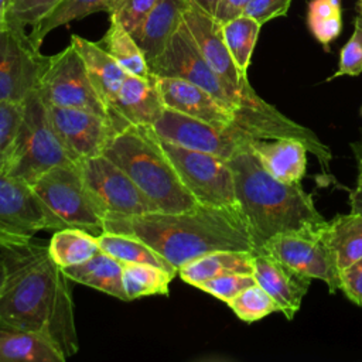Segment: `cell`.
Masks as SVG:
<instances>
[{
  "mask_svg": "<svg viewBox=\"0 0 362 362\" xmlns=\"http://www.w3.org/2000/svg\"><path fill=\"white\" fill-rule=\"evenodd\" d=\"M253 276L277 303L279 311L287 320H293L308 291L311 277L300 273L264 249L253 252Z\"/></svg>",
  "mask_w": 362,
  "mask_h": 362,
  "instance_id": "cell-16",
  "label": "cell"
},
{
  "mask_svg": "<svg viewBox=\"0 0 362 362\" xmlns=\"http://www.w3.org/2000/svg\"><path fill=\"white\" fill-rule=\"evenodd\" d=\"M307 24L314 38L328 48L341 34V0H311L307 10Z\"/></svg>",
  "mask_w": 362,
  "mask_h": 362,
  "instance_id": "cell-32",
  "label": "cell"
},
{
  "mask_svg": "<svg viewBox=\"0 0 362 362\" xmlns=\"http://www.w3.org/2000/svg\"><path fill=\"white\" fill-rule=\"evenodd\" d=\"M361 72H362V16H358L354 23V33L341 49L338 69L329 76V79H335L344 75L356 76Z\"/></svg>",
  "mask_w": 362,
  "mask_h": 362,
  "instance_id": "cell-36",
  "label": "cell"
},
{
  "mask_svg": "<svg viewBox=\"0 0 362 362\" xmlns=\"http://www.w3.org/2000/svg\"><path fill=\"white\" fill-rule=\"evenodd\" d=\"M76 168L105 218L157 211L130 177L105 154L82 160Z\"/></svg>",
  "mask_w": 362,
  "mask_h": 362,
  "instance_id": "cell-10",
  "label": "cell"
},
{
  "mask_svg": "<svg viewBox=\"0 0 362 362\" xmlns=\"http://www.w3.org/2000/svg\"><path fill=\"white\" fill-rule=\"evenodd\" d=\"M61 0H10L6 16V27L18 34H27L45 14H48Z\"/></svg>",
  "mask_w": 362,
  "mask_h": 362,
  "instance_id": "cell-34",
  "label": "cell"
},
{
  "mask_svg": "<svg viewBox=\"0 0 362 362\" xmlns=\"http://www.w3.org/2000/svg\"><path fill=\"white\" fill-rule=\"evenodd\" d=\"M105 230L126 233L146 242L177 272L187 262L212 250H253L239 206L198 204L182 212H148L106 216Z\"/></svg>",
  "mask_w": 362,
  "mask_h": 362,
  "instance_id": "cell-2",
  "label": "cell"
},
{
  "mask_svg": "<svg viewBox=\"0 0 362 362\" xmlns=\"http://www.w3.org/2000/svg\"><path fill=\"white\" fill-rule=\"evenodd\" d=\"M65 356L44 335L0 325V362H62Z\"/></svg>",
  "mask_w": 362,
  "mask_h": 362,
  "instance_id": "cell-23",
  "label": "cell"
},
{
  "mask_svg": "<svg viewBox=\"0 0 362 362\" xmlns=\"http://www.w3.org/2000/svg\"><path fill=\"white\" fill-rule=\"evenodd\" d=\"M247 1L249 0H221L219 7L215 14V18L222 24V23L242 14Z\"/></svg>",
  "mask_w": 362,
  "mask_h": 362,
  "instance_id": "cell-42",
  "label": "cell"
},
{
  "mask_svg": "<svg viewBox=\"0 0 362 362\" xmlns=\"http://www.w3.org/2000/svg\"><path fill=\"white\" fill-rule=\"evenodd\" d=\"M361 113H362V109H361Z\"/></svg>",
  "mask_w": 362,
  "mask_h": 362,
  "instance_id": "cell-48",
  "label": "cell"
},
{
  "mask_svg": "<svg viewBox=\"0 0 362 362\" xmlns=\"http://www.w3.org/2000/svg\"><path fill=\"white\" fill-rule=\"evenodd\" d=\"M339 290L356 305L362 307V257L341 272Z\"/></svg>",
  "mask_w": 362,
  "mask_h": 362,
  "instance_id": "cell-40",
  "label": "cell"
},
{
  "mask_svg": "<svg viewBox=\"0 0 362 362\" xmlns=\"http://www.w3.org/2000/svg\"><path fill=\"white\" fill-rule=\"evenodd\" d=\"M6 279H7V263H6V259H4L3 249L0 247V294H1L3 288H4Z\"/></svg>",
  "mask_w": 362,
  "mask_h": 362,
  "instance_id": "cell-44",
  "label": "cell"
},
{
  "mask_svg": "<svg viewBox=\"0 0 362 362\" xmlns=\"http://www.w3.org/2000/svg\"><path fill=\"white\" fill-rule=\"evenodd\" d=\"M21 116L23 103L0 102V174L7 175Z\"/></svg>",
  "mask_w": 362,
  "mask_h": 362,
  "instance_id": "cell-35",
  "label": "cell"
},
{
  "mask_svg": "<svg viewBox=\"0 0 362 362\" xmlns=\"http://www.w3.org/2000/svg\"><path fill=\"white\" fill-rule=\"evenodd\" d=\"M30 188L65 228H81L95 236L105 230V214L89 194L76 165L51 168Z\"/></svg>",
  "mask_w": 362,
  "mask_h": 362,
  "instance_id": "cell-6",
  "label": "cell"
},
{
  "mask_svg": "<svg viewBox=\"0 0 362 362\" xmlns=\"http://www.w3.org/2000/svg\"><path fill=\"white\" fill-rule=\"evenodd\" d=\"M222 25V35L225 44L232 55L233 62L238 69L247 76V68L250 65L252 54L262 28V24L255 18L239 14L225 23Z\"/></svg>",
  "mask_w": 362,
  "mask_h": 362,
  "instance_id": "cell-31",
  "label": "cell"
},
{
  "mask_svg": "<svg viewBox=\"0 0 362 362\" xmlns=\"http://www.w3.org/2000/svg\"><path fill=\"white\" fill-rule=\"evenodd\" d=\"M356 10H358L359 16H362V0H358V3H356Z\"/></svg>",
  "mask_w": 362,
  "mask_h": 362,
  "instance_id": "cell-46",
  "label": "cell"
},
{
  "mask_svg": "<svg viewBox=\"0 0 362 362\" xmlns=\"http://www.w3.org/2000/svg\"><path fill=\"white\" fill-rule=\"evenodd\" d=\"M37 90L47 105L89 110L110 122L109 112L72 44L55 55H47Z\"/></svg>",
  "mask_w": 362,
  "mask_h": 362,
  "instance_id": "cell-8",
  "label": "cell"
},
{
  "mask_svg": "<svg viewBox=\"0 0 362 362\" xmlns=\"http://www.w3.org/2000/svg\"><path fill=\"white\" fill-rule=\"evenodd\" d=\"M47 247L51 259L61 269L83 263L100 252L98 238L93 233L69 226L57 229Z\"/></svg>",
  "mask_w": 362,
  "mask_h": 362,
  "instance_id": "cell-26",
  "label": "cell"
},
{
  "mask_svg": "<svg viewBox=\"0 0 362 362\" xmlns=\"http://www.w3.org/2000/svg\"><path fill=\"white\" fill-rule=\"evenodd\" d=\"M324 223L279 233L270 238L262 249L300 273L322 280L334 294L341 286V272L325 239Z\"/></svg>",
  "mask_w": 362,
  "mask_h": 362,
  "instance_id": "cell-11",
  "label": "cell"
},
{
  "mask_svg": "<svg viewBox=\"0 0 362 362\" xmlns=\"http://www.w3.org/2000/svg\"><path fill=\"white\" fill-rule=\"evenodd\" d=\"M45 61L27 34L0 27V102L23 103L38 88Z\"/></svg>",
  "mask_w": 362,
  "mask_h": 362,
  "instance_id": "cell-14",
  "label": "cell"
},
{
  "mask_svg": "<svg viewBox=\"0 0 362 362\" xmlns=\"http://www.w3.org/2000/svg\"><path fill=\"white\" fill-rule=\"evenodd\" d=\"M157 0H115L109 16L133 34L151 11Z\"/></svg>",
  "mask_w": 362,
  "mask_h": 362,
  "instance_id": "cell-37",
  "label": "cell"
},
{
  "mask_svg": "<svg viewBox=\"0 0 362 362\" xmlns=\"http://www.w3.org/2000/svg\"><path fill=\"white\" fill-rule=\"evenodd\" d=\"M103 154L116 163L160 212H182L198 205L181 182L151 126H126L109 140Z\"/></svg>",
  "mask_w": 362,
  "mask_h": 362,
  "instance_id": "cell-4",
  "label": "cell"
},
{
  "mask_svg": "<svg viewBox=\"0 0 362 362\" xmlns=\"http://www.w3.org/2000/svg\"><path fill=\"white\" fill-rule=\"evenodd\" d=\"M188 0H157L141 25L132 34L147 62L156 59L180 28Z\"/></svg>",
  "mask_w": 362,
  "mask_h": 362,
  "instance_id": "cell-20",
  "label": "cell"
},
{
  "mask_svg": "<svg viewBox=\"0 0 362 362\" xmlns=\"http://www.w3.org/2000/svg\"><path fill=\"white\" fill-rule=\"evenodd\" d=\"M0 27H3V24H1V23H0Z\"/></svg>",
  "mask_w": 362,
  "mask_h": 362,
  "instance_id": "cell-47",
  "label": "cell"
},
{
  "mask_svg": "<svg viewBox=\"0 0 362 362\" xmlns=\"http://www.w3.org/2000/svg\"><path fill=\"white\" fill-rule=\"evenodd\" d=\"M100 250L117 259L122 263H146L163 267L174 274L178 272L146 242L136 236L103 230L96 236Z\"/></svg>",
  "mask_w": 362,
  "mask_h": 362,
  "instance_id": "cell-28",
  "label": "cell"
},
{
  "mask_svg": "<svg viewBox=\"0 0 362 362\" xmlns=\"http://www.w3.org/2000/svg\"><path fill=\"white\" fill-rule=\"evenodd\" d=\"M99 45L103 47L127 74L141 78L151 76L143 51L132 34L117 21L110 20V25L99 41Z\"/></svg>",
  "mask_w": 362,
  "mask_h": 362,
  "instance_id": "cell-29",
  "label": "cell"
},
{
  "mask_svg": "<svg viewBox=\"0 0 362 362\" xmlns=\"http://www.w3.org/2000/svg\"><path fill=\"white\" fill-rule=\"evenodd\" d=\"M324 235L339 272L362 257L361 214H342L327 221L324 223Z\"/></svg>",
  "mask_w": 362,
  "mask_h": 362,
  "instance_id": "cell-25",
  "label": "cell"
},
{
  "mask_svg": "<svg viewBox=\"0 0 362 362\" xmlns=\"http://www.w3.org/2000/svg\"><path fill=\"white\" fill-rule=\"evenodd\" d=\"M154 79L164 107L218 126L235 124V113L201 86L180 78L154 76Z\"/></svg>",
  "mask_w": 362,
  "mask_h": 362,
  "instance_id": "cell-18",
  "label": "cell"
},
{
  "mask_svg": "<svg viewBox=\"0 0 362 362\" xmlns=\"http://www.w3.org/2000/svg\"><path fill=\"white\" fill-rule=\"evenodd\" d=\"M256 284L253 274H223L202 283L198 288L225 301L226 304L245 288Z\"/></svg>",
  "mask_w": 362,
  "mask_h": 362,
  "instance_id": "cell-38",
  "label": "cell"
},
{
  "mask_svg": "<svg viewBox=\"0 0 362 362\" xmlns=\"http://www.w3.org/2000/svg\"><path fill=\"white\" fill-rule=\"evenodd\" d=\"M47 112L55 133L75 164L103 154L116 133L106 117L89 110L47 105Z\"/></svg>",
  "mask_w": 362,
  "mask_h": 362,
  "instance_id": "cell-15",
  "label": "cell"
},
{
  "mask_svg": "<svg viewBox=\"0 0 362 362\" xmlns=\"http://www.w3.org/2000/svg\"><path fill=\"white\" fill-rule=\"evenodd\" d=\"M61 165L76 164L55 133L47 105L35 89L23 102V116L7 175L30 185L44 173Z\"/></svg>",
  "mask_w": 362,
  "mask_h": 362,
  "instance_id": "cell-5",
  "label": "cell"
},
{
  "mask_svg": "<svg viewBox=\"0 0 362 362\" xmlns=\"http://www.w3.org/2000/svg\"><path fill=\"white\" fill-rule=\"evenodd\" d=\"M115 0H61L48 14H45L28 33L30 42L40 49L48 33L71 21L81 20L99 11H110Z\"/></svg>",
  "mask_w": 362,
  "mask_h": 362,
  "instance_id": "cell-27",
  "label": "cell"
},
{
  "mask_svg": "<svg viewBox=\"0 0 362 362\" xmlns=\"http://www.w3.org/2000/svg\"><path fill=\"white\" fill-rule=\"evenodd\" d=\"M188 1H191V3H194V4H197V6H199L201 8H204L206 13L212 14L214 17H215L216 10H218L219 3H221V0H188Z\"/></svg>",
  "mask_w": 362,
  "mask_h": 362,
  "instance_id": "cell-43",
  "label": "cell"
},
{
  "mask_svg": "<svg viewBox=\"0 0 362 362\" xmlns=\"http://www.w3.org/2000/svg\"><path fill=\"white\" fill-rule=\"evenodd\" d=\"M151 129L167 141L191 150L211 153L225 160L246 146L250 139L236 124L218 126L168 107L163 109Z\"/></svg>",
  "mask_w": 362,
  "mask_h": 362,
  "instance_id": "cell-13",
  "label": "cell"
},
{
  "mask_svg": "<svg viewBox=\"0 0 362 362\" xmlns=\"http://www.w3.org/2000/svg\"><path fill=\"white\" fill-rule=\"evenodd\" d=\"M291 0H249L243 14L255 18L262 25L273 18L286 16Z\"/></svg>",
  "mask_w": 362,
  "mask_h": 362,
  "instance_id": "cell-39",
  "label": "cell"
},
{
  "mask_svg": "<svg viewBox=\"0 0 362 362\" xmlns=\"http://www.w3.org/2000/svg\"><path fill=\"white\" fill-rule=\"evenodd\" d=\"M71 44L81 55L88 76L109 112V106L127 76V72L103 47L99 45V42L74 34L71 35Z\"/></svg>",
  "mask_w": 362,
  "mask_h": 362,
  "instance_id": "cell-21",
  "label": "cell"
},
{
  "mask_svg": "<svg viewBox=\"0 0 362 362\" xmlns=\"http://www.w3.org/2000/svg\"><path fill=\"white\" fill-rule=\"evenodd\" d=\"M351 148L356 160L358 177H356V185L349 194V206H351V212L362 215V140L352 143Z\"/></svg>",
  "mask_w": 362,
  "mask_h": 362,
  "instance_id": "cell-41",
  "label": "cell"
},
{
  "mask_svg": "<svg viewBox=\"0 0 362 362\" xmlns=\"http://www.w3.org/2000/svg\"><path fill=\"white\" fill-rule=\"evenodd\" d=\"M253 252L252 250H212L204 253L178 269L180 277L199 287L202 283L223 274H253Z\"/></svg>",
  "mask_w": 362,
  "mask_h": 362,
  "instance_id": "cell-22",
  "label": "cell"
},
{
  "mask_svg": "<svg viewBox=\"0 0 362 362\" xmlns=\"http://www.w3.org/2000/svg\"><path fill=\"white\" fill-rule=\"evenodd\" d=\"M65 225L37 198L30 185L0 174V247L31 242L40 230Z\"/></svg>",
  "mask_w": 362,
  "mask_h": 362,
  "instance_id": "cell-9",
  "label": "cell"
},
{
  "mask_svg": "<svg viewBox=\"0 0 362 362\" xmlns=\"http://www.w3.org/2000/svg\"><path fill=\"white\" fill-rule=\"evenodd\" d=\"M7 279L0 294V325L38 332L66 358L79 344L68 277L37 243L1 247Z\"/></svg>",
  "mask_w": 362,
  "mask_h": 362,
  "instance_id": "cell-1",
  "label": "cell"
},
{
  "mask_svg": "<svg viewBox=\"0 0 362 362\" xmlns=\"http://www.w3.org/2000/svg\"><path fill=\"white\" fill-rule=\"evenodd\" d=\"M148 69L154 76L180 78L192 82L209 92L233 113L238 110L235 96L208 65L184 20L164 51L148 62Z\"/></svg>",
  "mask_w": 362,
  "mask_h": 362,
  "instance_id": "cell-12",
  "label": "cell"
},
{
  "mask_svg": "<svg viewBox=\"0 0 362 362\" xmlns=\"http://www.w3.org/2000/svg\"><path fill=\"white\" fill-rule=\"evenodd\" d=\"M249 147L274 178L284 182H300L307 171L305 146L294 139H255L247 141Z\"/></svg>",
  "mask_w": 362,
  "mask_h": 362,
  "instance_id": "cell-19",
  "label": "cell"
},
{
  "mask_svg": "<svg viewBox=\"0 0 362 362\" xmlns=\"http://www.w3.org/2000/svg\"><path fill=\"white\" fill-rule=\"evenodd\" d=\"M123 287L127 301L148 297L167 296L174 273L146 263H122Z\"/></svg>",
  "mask_w": 362,
  "mask_h": 362,
  "instance_id": "cell-30",
  "label": "cell"
},
{
  "mask_svg": "<svg viewBox=\"0 0 362 362\" xmlns=\"http://www.w3.org/2000/svg\"><path fill=\"white\" fill-rule=\"evenodd\" d=\"M158 141L181 182L198 204L208 206L238 205L233 174L225 158L181 147L161 137Z\"/></svg>",
  "mask_w": 362,
  "mask_h": 362,
  "instance_id": "cell-7",
  "label": "cell"
},
{
  "mask_svg": "<svg viewBox=\"0 0 362 362\" xmlns=\"http://www.w3.org/2000/svg\"><path fill=\"white\" fill-rule=\"evenodd\" d=\"M10 7V0H0V23L6 24V16Z\"/></svg>",
  "mask_w": 362,
  "mask_h": 362,
  "instance_id": "cell-45",
  "label": "cell"
},
{
  "mask_svg": "<svg viewBox=\"0 0 362 362\" xmlns=\"http://www.w3.org/2000/svg\"><path fill=\"white\" fill-rule=\"evenodd\" d=\"M228 305L236 317L245 322H253L279 311L277 303L257 283L240 291L228 303Z\"/></svg>",
  "mask_w": 362,
  "mask_h": 362,
  "instance_id": "cell-33",
  "label": "cell"
},
{
  "mask_svg": "<svg viewBox=\"0 0 362 362\" xmlns=\"http://www.w3.org/2000/svg\"><path fill=\"white\" fill-rule=\"evenodd\" d=\"M164 109L154 76L141 78L127 74L113 102L109 117L116 132L126 126H153Z\"/></svg>",
  "mask_w": 362,
  "mask_h": 362,
  "instance_id": "cell-17",
  "label": "cell"
},
{
  "mask_svg": "<svg viewBox=\"0 0 362 362\" xmlns=\"http://www.w3.org/2000/svg\"><path fill=\"white\" fill-rule=\"evenodd\" d=\"M62 272L69 280L127 301L123 287V264L102 250L83 263L64 267Z\"/></svg>",
  "mask_w": 362,
  "mask_h": 362,
  "instance_id": "cell-24",
  "label": "cell"
},
{
  "mask_svg": "<svg viewBox=\"0 0 362 362\" xmlns=\"http://www.w3.org/2000/svg\"><path fill=\"white\" fill-rule=\"evenodd\" d=\"M226 161L233 174L236 204L250 233L252 252L260 250L279 233L327 221L300 182H284L270 175L249 144Z\"/></svg>",
  "mask_w": 362,
  "mask_h": 362,
  "instance_id": "cell-3",
  "label": "cell"
}]
</instances>
